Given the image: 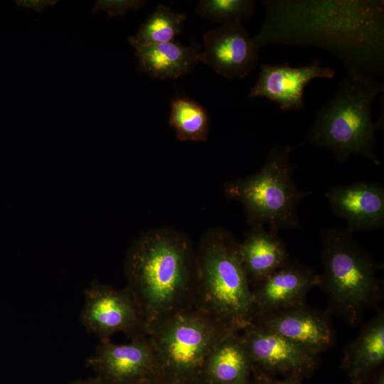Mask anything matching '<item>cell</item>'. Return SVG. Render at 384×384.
Wrapping results in <instances>:
<instances>
[{"label": "cell", "mask_w": 384, "mask_h": 384, "mask_svg": "<svg viewBox=\"0 0 384 384\" xmlns=\"http://www.w3.org/2000/svg\"><path fill=\"white\" fill-rule=\"evenodd\" d=\"M256 46H312L329 52L347 75L378 78L384 71V1L266 0Z\"/></svg>", "instance_id": "6da1fadb"}, {"label": "cell", "mask_w": 384, "mask_h": 384, "mask_svg": "<svg viewBox=\"0 0 384 384\" xmlns=\"http://www.w3.org/2000/svg\"><path fill=\"white\" fill-rule=\"evenodd\" d=\"M124 272L146 334L165 317L194 306L196 252L182 233L161 228L143 233L127 252Z\"/></svg>", "instance_id": "7a4b0ae2"}, {"label": "cell", "mask_w": 384, "mask_h": 384, "mask_svg": "<svg viewBox=\"0 0 384 384\" xmlns=\"http://www.w3.org/2000/svg\"><path fill=\"white\" fill-rule=\"evenodd\" d=\"M196 263L194 307L226 329L242 331L252 322L255 310L239 242L225 230H210L201 238Z\"/></svg>", "instance_id": "3957f363"}, {"label": "cell", "mask_w": 384, "mask_h": 384, "mask_svg": "<svg viewBox=\"0 0 384 384\" xmlns=\"http://www.w3.org/2000/svg\"><path fill=\"white\" fill-rule=\"evenodd\" d=\"M383 92L384 84L379 78L346 75L317 112L305 143L330 149L338 162L360 155L380 166L375 154L376 132L383 124L373 119L372 107L376 96Z\"/></svg>", "instance_id": "277c9868"}, {"label": "cell", "mask_w": 384, "mask_h": 384, "mask_svg": "<svg viewBox=\"0 0 384 384\" xmlns=\"http://www.w3.org/2000/svg\"><path fill=\"white\" fill-rule=\"evenodd\" d=\"M299 146H272L257 172L225 184L227 197L242 205L251 227L267 224L276 232L301 228L297 207L313 191L299 190L293 178L290 154Z\"/></svg>", "instance_id": "5b68a950"}, {"label": "cell", "mask_w": 384, "mask_h": 384, "mask_svg": "<svg viewBox=\"0 0 384 384\" xmlns=\"http://www.w3.org/2000/svg\"><path fill=\"white\" fill-rule=\"evenodd\" d=\"M230 332L194 306L165 317L147 332L156 373L169 384L192 383L201 378L211 349Z\"/></svg>", "instance_id": "8992f818"}, {"label": "cell", "mask_w": 384, "mask_h": 384, "mask_svg": "<svg viewBox=\"0 0 384 384\" xmlns=\"http://www.w3.org/2000/svg\"><path fill=\"white\" fill-rule=\"evenodd\" d=\"M324 274L321 282L340 308L359 310L377 293L379 266L347 229L329 228L322 234Z\"/></svg>", "instance_id": "52a82bcc"}, {"label": "cell", "mask_w": 384, "mask_h": 384, "mask_svg": "<svg viewBox=\"0 0 384 384\" xmlns=\"http://www.w3.org/2000/svg\"><path fill=\"white\" fill-rule=\"evenodd\" d=\"M82 324L100 341L115 333L131 339L147 336L139 308L129 290L95 283L85 291Z\"/></svg>", "instance_id": "ba28073f"}, {"label": "cell", "mask_w": 384, "mask_h": 384, "mask_svg": "<svg viewBox=\"0 0 384 384\" xmlns=\"http://www.w3.org/2000/svg\"><path fill=\"white\" fill-rule=\"evenodd\" d=\"M203 41L200 61L225 78H245L257 63L260 48L242 23L221 24Z\"/></svg>", "instance_id": "9c48e42d"}, {"label": "cell", "mask_w": 384, "mask_h": 384, "mask_svg": "<svg viewBox=\"0 0 384 384\" xmlns=\"http://www.w3.org/2000/svg\"><path fill=\"white\" fill-rule=\"evenodd\" d=\"M334 75L335 70L321 66L319 58L300 67H292L287 63L262 64L249 97L267 98L282 110L299 111L304 108V91L309 82L317 78L331 79Z\"/></svg>", "instance_id": "30bf717a"}, {"label": "cell", "mask_w": 384, "mask_h": 384, "mask_svg": "<svg viewBox=\"0 0 384 384\" xmlns=\"http://www.w3.org/2000/svg\"><path fill=\"white\" fill-rule=\"evenodd\" d=\"M87 366L105 384H133L156 373L154 352L147 336L128 343L100 341Z\"/></svg>", "instance_id": "8fae6325"}, {"label": "cell", "mask_w": 384, "mask_h": 384, "mask_svg": "<svg viewBox=\"0 0 384 384\" xmlns=\"http://www.w3.org/2000/svg\"><path fill=\"white\" fill-rule=\"evenodd\" d=\"M253 373L297 375L313 367L314 355L255 321L240 331Z\"/></svg>", "instance_id": "7c38bea8"}, {"label": "cell", "mask_w": 384, "mask_h": 384, "mask_svg": "<svg viewBox=\"0 0 384 384\" xmlns=\"http://www.w3.org/2000/svg\"><path fill=\"white\" fill-rule=\"evenodd\" d=\"M325 196L332 212L346 221L351 233L383 228L384 188L381 184L358 181L336 186Z\"/></svg>", "instance_id": "4fadbf2b"}, {"label": "cell", "mask_w": 384, "mask_h": 384, "mask_svg": "<svg viewBox=\"0 0 384 384\" xmlns=\"http://www.w3.org/2000/svg\"><path fill=\"white\" fill-rule=\"evenodd\" d=\"M320 282V276L311 270L288 261L252 289L254 319L272 310L295 308Z\"/></svg>", "instance_id": "5bb4252c"}, {"label": "cell", "mask_w": 384, "mask_h": 384, "mask_svg": "<svg viewBox=\"0 0 384 384\" xmlns=\"http://www.w3.org/2000/svg\"><path fill=\"white\" fill-rule=\"evenodd\" d=\"M252 321L313 355L327 348L332 341L328 323L323 318L307 311L292 309L272 316L257 317Z\"/></svg>", "instance_id": "9a60e30c"}, {"label": "cell", "mask_w": 384, "mask_h": 384, "mask_svg": "<svg viewBox=\"0 0 384 384\" xmlns=\"http://www.w3.org/2000/svg\"><path fill=\"white\" fill-rule=\"evenodd\" d=\"M200 378L214 384H253V366L240 332L227 334L213 346Z\"/></svg>", "instance_id": "2e32d148"}, {"label": "cell", "mask_w": 384, "mask_h": 384, "mask_svg": "<svg viewBox=\"0 0 384 384\" xmlns=\"http://www.w3.org/2000/svg\"><path fill=\"white\" fill-rule=\"evenodd\" d=\"M240 260L250 283L256 284L288 262V252L278 232L252 226L239 242Z\"/></svg>", "instance_id": "e0dca14e"}, {"label": "cell", "mask_w": 384, "mask_h": 384, "mask_svg": "<svg viewBox=\"0 0 384 384\" xmlns=\"http://www.w3.org/2000/svg\"><path fill=\"white\" fill-rule=\"evenodd\" d=\"M198 46L172 41L135 49L139 70L158 79H176L190 73L200 61Z\"/></svg>", "instance_id": "ac0fdd59"}, {"label": "cell", "mask_w": 384, "mask_h": 384, "mask_svg": "<svg viewBox=\"0 0 384 384\" xmlns=\"http://www.w3.org/2000/svg\"><path fill=\"white\" fill-rule=\"evenodd\" d=\"M346 365L351 380L362 384L384 360V319L379 315L368 324L348 347Z\"/></svg>", "instance_id": "d6986e66"}, {"label": "cell", "mask_w": 384, "mask_h": 384, "mask_svg": "<svg viewBox=\"0 0 384 384\" xmlns=\"http://www.w3.org/2000/svg\"><path fill=\"white\" fill-rule=\"evenodd\" d=\"M169 123L181 142L206 141L210 132L207 110L188 97H175L171 104Z\"/></svg>", "instance_id": "ffe728a7"}, {"label": "cell", "mask_w": 384, "mask_h": 384, "mask_svg": "<svg viewBox=\"0 0 384 384\" xmlns=\"http://www.w3.org/2000/svg\"><path fill=\"white\" fill-rule=\"evenodd\" d=\"M186 18L184 14L174 12L169 7L159 4L140 26L137 34L129 37V42L135 49L172 42L181 33Z\"/></svg>", "instance_id": "44dd1931"}, {"label": "cell", "mask_w": 384, "mask_h": 384, "mask_svg": "<svg viewBox=\"0 0 384 384\" xmlns=\"http://www.w3.org/2000/svg\"><path fill=\"white\" fill-rule=\"evenodd\" d=\"M255 4L254 0H201L196 14L211 22L241 23L251 18Z\"/></svg>", "instance_id": "7402d4cb"}, {"label": "cell", "mask_w": 384, "mask_h": 384, "mask_svg": "<svg viewBox=\"0 0 384 384\" xmlns=\"http://www.w3.org/2000/svg\"><path fill=\"white\" fill-rule=\"evenodd\" d=\"M146 1L143 0H98L96 1L91 14L99 11H105L108 18L124 16L128 11H138L143 7Z\"/></svg>", "instance_id": "603a6c76"}, {"label": "cell", "mask_w": 384, "mask_h": 384, "mask_svg": "<svg viewBox=\"0 0 384 384\" xmlns=\"http://www.w3.org/2000/svg\"><path fill=\"white\" fill-rule=\"evenodd\" d=\"M56 0H19L15 1L16 5L19 7L31 9L36 13H41L47 6L55 5Z\"/></svg>", "instance_id": "cb8c5ba5"}, {"label": "cell", "mask_w": 384, "mask_h": 384, "mask_svg": "<svg viewBox=\"0 0 384 384\" xmlns=\"http://www.w3.org/2000/svg\"><path fill=\"white\" fill-rule=\"evenodd\" d=\"M253 384H300L295 380L272 381L266 375L253 373Z\"/></svg>", "instance_id": "d4e9b609"}, {"label": "cell", "mask_w": 384, "mask_h": 384, "mask_svg": "<svg viewBox=\"0 0 384 384\" xmlns=\"http://www.w3.org/2000/svg\"><path fill=\"white\" fill-rule=\"evenodd\" d=\"M133 384H169L156 373H154Z\"/></svg>", "instance_id": "484cf974"}, {"label": "cell", "mask_w": 384, "mask_h": 384, "mask_svg": "<svg viewBox=\"0 0 384 384\" xmlns=\"http://www.w3.org/2000/svg\"><path fill=\"white\" fill-rule=\"evenodd\" d=\"M70 384H105L99 378L95 376L87 380H75Z\"/></svg>", "instance_id": "4316f807"}, {"label": "cell", "mask_w": 384, "mask_h": 384, "mask_svg": "<svg viewBox=\"0 0 384 384\" xmlns=\"http://www.w3.org/2000/svg\"><path fill=\"white\" fill-rule=\"evenodd\" d=\"M370 379L371 380L369 384H384L383 372H379L378 374L372 375Z\"/></svg>", "instance_id": "83f0119b"}, {"label": "cell", "mask_w": 384, "mask_h": 384, "mask_svg": "<svg viewBox=\"0 0 384 384\" xmlns=\"http://www.w3.org/2000/svg\"><path fill=\"white\" fill-rule=\"evenodd\" d=\"M191 384H214V383L205 380L202 378H198V380H195Z\"/></svg>", "instance_id": "f1b7e54d"}]
</instances>
